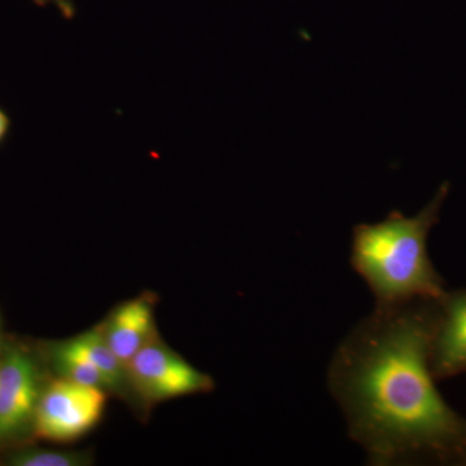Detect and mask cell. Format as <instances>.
<instances>
[{"label": "cell", "instance_id": "cell-11", "mask_svg": "<svg viewBox=\"0 0 466 466\" xmlns=\"http://www.w3.org/2000/svg\"><path fill=\"white\" fill-rule=\"evenodd\" d=\"M38 5H55L57 11L60 12L61 16L66 20H73L76 17V7L75 0H33Z\"/></svg>", "mask_w": 466, "mask_h": 466}, {"label": "cell", "instance_id": "cell-5", "mask_svg": "<svg viewBox=\"0 0 466 466\" xmlns=\"http://www.w3.org/2000/svg\"><path fill=\"white\" fill-rule=\"evenodd\" d=\"M43 388L38 364L25 350H8L0 359V441L33 429Z\"/></svg>", "mask_w": 466, "mask_h": 466}, {"label": "cell", "instance_id": "cell-4", "mask_svg": "<svg viewBox=\"0 0 466 466\" xmlns=\"http://www.w3.org/2000/svg\"><path fill=\"white\" fill-rule=\"evenodd\" d=\"M128 383L142 400L159 403L187 395L213 390L214 381L207 373L191 366L157 336L127 364Z\"/></svg>", "mask_w": 466, "mask_h": 466}, {"label": "cell", "instance_id": "cell-6", "mask_svg": "<svg viewBox=\"0 0 466 466\" xmlns=\"http://www.w3.org/2000/svg\"><path fill=\"white\" fill-rule=\"evenodd\" d=\"M106 342L125 364L137 354L156 336L155 303L149 297L122 303L101 325Z\"/></svg>", "mask_w": 466, "mask_h": 466}, {"label": "cell", "instance_id": "cell-8", "mask_svg": "<svg viewBox=\"0 0 466 466\" xmlns=\"http://www.w3.org/2000/svg\"><path fill=\"white\" fill-rule=\"evenodd\" d=\"M75 339L106 379L108 390L124 394L126 388L130 385L127 368L110 349L106 337H104L101 325L76 336Z\"/></svg>", "mask_w": 466, "mask_h": 466}, {"label": "cell", "instance_id": "cell-2", "mask_svg": "<svg viewBox=\"0 0 466 466\" xmlns=\"http://www.w3.org/2000/svg\"><path fill=\"white\" fill-rule=\"evenodd\" d=\"M449 193L443 184L415 217L390 211L381 222L352 229L350 262L372 291L376 308H392L443 297L440 276L428 254V235Z\"/></svg>", "mask_w": 466, "mask_h": 466}, {"label": "cell", "instance_id": "cell-3", "mask_svg": "<svg viewBox=\"0 0 466 466\" xmlns=\"http://www.w3.org/2000/svg\"><path fill=\"white\" fill-rule=\"evenodd\" d=\"M108 391L57 377L45 386L34 416L41 440L69 443L90 433L106 412Z\"/></svg>", "mask_w": 466, "mask_h": 466}, {"label": "cell", "instance_id": "cell-1", "mask_svg": "<svg viewBox=\"0 0 466 466\" xmlns=\"http://www.w3.org/2000/svg\"><path fill=\"white\" fill-rule=\"evenodd\" d=\"M435 323L413 302L375 308L334 352L328 383L352 441L375 466L466 450V422L435 389Z\"/></svg>", "mask_w": 466, "mask_h": 466}, {"label": "cell", "instance_id": "cell-10", "mask_svg": "<svg viewBox=\"0 0 466 466\" xmlns=\"http://www.w3.org/2000/svg\"><path fill=\"white\" fill-rule=\"evenodd\" d=\"M8 461L15 466H76L84 464L85 458L64 451L26 449L18 451Z\"/></svg>", "mask_w": 466, "mask_h": 466}, {"label": "cell", "instance_id": "cell-7", "mask_svg": "<svg viewBox=\"0 0 466 466\" xmlns=\"http://www.w3.org/2000/svg\"><path fill=\"white\" fill-rule=\"evenodd\" d=\"M431 363L433 376L466 370V291L444 299L443 319L434 328Z\"/></svg>", "mask_w": 466, "mask_h": 466}, {"label": "cell", "instance_id": "cell-9", "mask_svg": "<svg viewBox=\"0 0 466 466\" xmlns=\"http://www.w3.org/2000/svg\"><path fill=\"white\" fill-rule=\"evenodd\" d=\"M51 358L58 377L109 391L106 379L75 339L56 343L51 349Z\"/></svg>", "mask_w": 466, "mask_h": 466}, {"label": "cell", "instance_id": "cell-12", "mask_svg": "<svg viewBox=\"0 0 466 466\" xmlns=\"http://www.w3.org/2000/svg\"><path fill=\"white\" fill-rule=\"evenodd\" d=\"M9 128V119L3 110H0V142L5 137Z\"/></svg>", "mask_w": 466, "mask_h": 466}]
</instances>
